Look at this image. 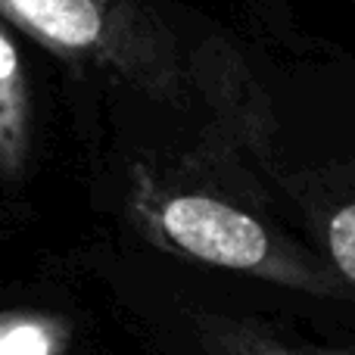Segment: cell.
<instances>
[{
    "label": "cell",
    "mask_w": 355,
    "mask_h": 355,
    "mask_svg": "<svg viewBox=\"0 0 355 355\" xmlns=\"http://www.w3.org/2000/svg\"><path fill=\"white\" fill-rule=\"evenodd\" d=\"M131 212L147 237L187 259L312 296H346V284L331 265L309 259L300 246L271 231L259 215L221 200L218 193L168 187L166 181L137 168Z\"/></svg>",
    "instance_id": "6da1fadb"
},
{
    "label": "cell",
    "mask_w": 355,
    "mask_h": 355,
    "mask_svg": "<svg viewBox=\"0 0 355 355\" xmlns=\"http://www.w3.org/2000/svg\"><path fill=\"white\" fill-rule=\"evenodd\" d=\"M0 19L153 100L181 103L187 91L175 35L147 0H0Z\"/></svg>",
    "instance_id": "7a4b0ae2"
},
{
    "label": "cell",
    "mask_w": 355,
    "mask_h": 355,
    "mask_svg": "<svg viewBox=\"0 0 355 355\" xmlns=\"http://www.w3.org/2000/svg\"><path fill=\"white\" fill-rule=\"evenodd\" d=\"M31 156V97L16 44L0 19V178L19 181Z\"/></svg>",
    "instance_id": "3957f363"
},
{
    "label": "cell",
    "mask_w": 355,
    "mask_h": 355,
    "mask_svg": "<svg viewBox=\"0 0 355 355\" xmlns=\"http://www.w3.org/2000/svg\"><path fill=\"white\" fill-rule=\"evenodd\" d=\"M196 331L209 355H343L290 343L262 321L237 315H196Z\"/></svg>",
    "instance_id": "277c9868"
},
{
    "label": "cell",
    "mask_w": 355,
    "mask_h": 355,
    "mask_svg": "<svg viewBox=\"0 0 355 355\" xmlns=\"http://www.w3.org/2000/svg\"><path fill=\"white\" fill-rule=\"evenodd\" d=\"M72 331L62 318L31 309L0 312V355H66Z\"/></svg>",
    "instance_id": "5b68a950"
},
{
    "label": "cell",
    "mask_w": 355,
    "mask_h": 355,
    "mask_svg": "<svg viewBox=\"0 0 355 355\" xmlns=\"http://www.w3.org/2000/svg\"><path fill=\"white\" fill-rule=\"evenodd\" d=\"M321 240H324L327 259L337 277L355 287V200L340 202L327 212Z\"/></svg>",
    "instance_id": "8992f818"
}]
</instances>
